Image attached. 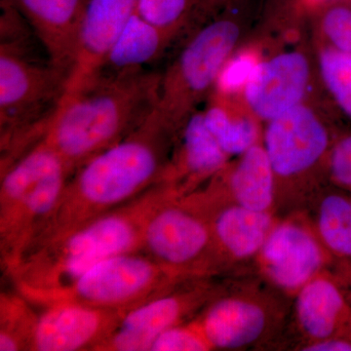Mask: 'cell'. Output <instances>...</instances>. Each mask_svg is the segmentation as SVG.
Instances as JSON below:
<instances>
[{
  "mask_svg": "<svg viewBox=\"0 0 351 351\" xmlns=\"http://www.w3.org/2000/svg\"><path fill=\"white\" fill-rule=\"evenodd\" d=\"M177 136L156 108L130 135L83 164L27 256L159 184Z\"/></svg>",
  "mask_w": 351,
  "mask_h": 351,
  "instance_id": "cell-1",
  "label": "cell"
},
{
  "mask_svg": "<svg viewBox=\"0 0 351 351\" xmlns=\"http://www.w3.org/2000/svg\"><path fill=\"white\" fill-rule=\"evenodd\" d=\"M0 171L39 144L69 73L51 60L14 0H0Z\"/></svg>",
  "mask_w": 351,
  "mask_h": 351,
  "instance_id": "cell-2",
  "label": "cell"
},
{
  "mask_svg": "<svg viewBox=\"0 0 351 351\" xmlns=\"http://www.w3.org/2000/svg\"><path fill=\"white\" fill-rule=\"evenodd\" d=\"M161 73L133 69L101 73L66 95L41 142L71 172L123 140L157 108Z\"/></svg>",
  "mask_w": 351,
  "mask_h": 351,
  "instance_id": "cell-3",
  "label": "cell"
},
{
  "mask_svg": "<svg viewBox=\"0 0 351 351\" xmlns=\"http://www.w3.org/2000/svg\"><path fill=\"white\" fill-rule=\"evenodd\" d=\"M171 196L177 197L172 189L159 182L130 202L32 252L11 280L21 294L53 290L73 282L106 258L141 251L147 217Z\"/></svg>",
  "mask_w": 351,
  "mask_h": 351,
  "instance_id": "cell-4",
  "label": "cell"
},
{
  "mask_svg": "<svg viewBox=\"0 0 351 351\" xmlns=\"http://www.w3.org/2000/svg\"><path fill=\"white\" fill-rule=\"evenodd\" d=\"M73 173L61 156L39 143L0 171V260L10 277L54 212Z\"/></svg>",
  "mask_w": 351,
  "mask_h": 351,
  "instance_id": "cell-5",
  "label": "cell"
},
{
  "mask_svg": "<svg viewBox=\"0 0 351 351\" xmlns=\"http://www.w3.org/2000/svg\"><path fill=\"white\" fill-rule=\"evenodd\" d=\"M188 279L165 269L144 252L132 251L101 261L63 287L22 295L43 307L77 302L128 313Z\"/></svg>",
  "mask_w": 351,
  "mask_h": 351,
  "instance_id": "cell-6",
  "label": "cell"
},
{
  "mask_svg": "<svg viewBox=\"0 0 351 351\" xmlns=\"http://www.w3.org/2000/svg\"><path fill=\"white\" fill-rule=\"evenodd\" d=\"M240 32L239 21L232 15L216 16L193 34L161 73L157 110L176 131L181 130L216 86Z\"/></svg>",
  "mask_w": 351,
  "mask_h": 351,
  "instance_id": "cell-7",
  "label": "cell"
},
{
  "mask_svg": "<svg viewBox=\"0 0 351 351\" xmlns=\"http://www.w3.org/2000/svg\"><path fill=\"white\" fill-rule=\"evenodd\" d=\"M141 251L184 278L212 277L225 267L206 217L175 196L147 217Z\"/></svg>",
  "mask_w": 351,
  "mask_h": 351,
  "instance_id": "cell-8",
  "label": "cell"
},
{
  "mask_svg": "<svg viewBox=\"0 0 351 351\" xmlns=\"http://www.w3.org/2000/svg\"><path fill=\"white\" fill-rule=\"evenodd\" d=\"M211 277L188 279L131 309L96 351H151L154 339L170 328L193 320L221 294Z\"/></svg>",
  "mask_w": 351,
  "mask_h": 351,
  "instance_id": "cell-9",
  "label": "cell"
},
{
  "mask_svg": "<svg viewBox=\"0 0 351 351\" xmlns=\"http://www.w3.org/2000/svg\"><path fill=\"white\" fill-rule=\"evenodd\" d=\"M267 123L263 145L276 176L277 196L284 184L326 164L334 141L319 115L304 104Z\"/></svg>",
  "mask_w": 351,
  "mask_h": 351,
  "instance_id": "cell-10",
  "label": "cell"
},
{
  "mask_svg": "<svg viewBox=\"0 0 351 351\" xmlns=\"http://www.w3.org/2000/svg\"><path fill=\"white\" fill-rule=\"evenodd\" d=\"M256 258L265 278L294 295L328 265H335L314 226L294 217L277 221Z\"/></svg>",
  "mask_w": 351,
  "mask_h": 351,
  "instance_id": "cell-11",
  "label": "cell"
},
{
  "mask_svg": "<svg viewBox=\"0 0 351 351\" xmlns=\"http://www.w3.org/2000/svg\"><path fill=\"white\" fill-rule=\"evenodd\" d=\"M43 308L32 351H95L127 313L77 302H58Z\"/></svg>",
  "mask_w": 351,
  "mask_h": 351,
  "instance_id": "cell-12",
  "label": "cell"
},
{
  "mask_svg": "<svg viewBox=\"0 0 351 351\" xmlns=\"http://www.w3.org/2000/svg\"><path fill=\"white\" fill-rule=\"evenodd\" d=\"M136 8L137 0H87L66 96L75 93L100 75Z\"/></svg>",
  "mask_w": 351,
  "mask_h": 351,
  "instance_id": "cell-13",
  "label": "cell"
},
{
  "mask_svg": "<svg viewBox=\"0 0 351 351\" xmlns=\"http://www.w3.org/2000/svg\"><path fill=\"white\" fill-rule=\"evenodd\" d=\"M212 350H240L257 343L274 322L269 304L247 293H221L193 318Z\"/></svg>",
  "mask_w": 351,
  "mask_h": 351,
  "instance_id": "cell-14",
  "label": "cell"
},
{
  "mask_svg": "<svg viewBox=\"0 0 351 351\" xmlns=\"http://www.w3.org/2000/svg\"><path fill=\"white\" fill-rule=\"evenodd\" d=\"M311 80L304 53L286 51L258 63L244 88L245 99L258 119L269 121L301 105Z\"/></svg>",
  "mask_w": 351,
  "mask_h": 351,
  "instance_id": "cell-15",
  "label": "cell"
},
{
  "mask_svg": "<svg viewBox=\"0 0 351 351\" xmlns=\"http://www.w3.org/2000/svg\"><path fill=\"white\" fill-rule=\"evenodd\" d=\"M181 198L206 217L225 265L257 257L278 221L274 212L208 200L195 193Z\"/></svg>",
  "mask_w": 351,
  "mask_h": 351,
  "instance_id": "cell-16",
  "label": "cell"
},
{
  "mask_svg": "<svg viewBox=\"0 0 351 351\" xmlns=\"http://www.w3.org/2000/svg\"><path fill=\"white\" fill-rule=\"evenodd\" d=\"M228 158L208 128L203 112H196L178 133L160 182L184 197L225 169Z\"/></svg>",
  "mask_w": 351,
  "mask_h": 351,
  "instance_id": "cell-17",
  "label": "cell"
},
{
  "mask_svg": "<svg viewBox=\"0 0 351 351\" xmlns=\"http://www.w3.org/2000/svg\"><path fill=\"white\" fill-rule=\"evenodd\" d=\"M205 199L234 203L257 211L274 212L276 204V176L263 144L239 156L232 167L226 166L204 188L195 191Z\"/></svg>",
  "mask_w": 351,
  "mask_h": 351,
  "instance_id": "cell-18",
  "label": "cell"
},
{
  "mask_svg": "<svg viewBox=\"0 0 351 351\" xmlns=\"http://www.w3.org/2000/svg\"><path fill=\"white\" fill-rule=\"evenodd\" d=\"M295 315L306 343L332 337L351 338V293L328 270L295 295Z\"/></svg>",
  "mask_w": 351,
  "mask_h": 351,
  "instance_id": "cell-19",
  "label": "cell"
},
{
  "mask_svg": "<svg viewBox=\"0 0 351 351\" xmlns=\"http://www.w3.org/2000/svg\"><path fill=\"white\" fill-rule=\"evenodd\" d=\"M51 60L71 75L87 0H14Z\"/></svg>",
  "mask_w": 351,
  "mask_h": 351,
  "instance_id": "cell-20",
  "label": "cell"
},
{
  "mask_svg": "<svg viewBox=\"0 0 351 351\" xmlns=\"http://www.w3.org/2000/svg\"><path fill=\"white\" fill-rule=\"evenodd\" d=\"M313 226L337 274L351 287V196L338 189L321 195Z\"/></svg>",
  "mask_w": 351,
  "mask_h": 351,
  "instance_id": "cell-21",
  "label": "cell"
},
{
  "mask_svg": "<svg viewBox=\"0 0 351 351\" xmlns=\"http://www.w3.org/2000/svg\"><path fill=\"white\" fill-rule=\"evenodd\" d=\"M173 41L165 32L135 13L110 51L100 73L149 68L163 56Z\"/></svg>",
  "mask_w": 351,
  "mask_h": 351,
  "instance_id": "cell-22",
  "label": "cell"
},
{
  "mask_svg": "<svg viewBox=\"0 0 351 351\" xmlns=\"http://www.w3.org/2000/svg\"><path fill=\"white\" fill-rule=\"evenodd\" d=\"M216 96L203 112L206 125L228 156H241L258 144L257 123L251 117L232 114L223 97Z\"/></svg>",
  "mask_w": 351,
  "mask_h": 351,
  "instance_id": "cell-23",
  "label": "cell"
},
{
  "mask_svg": "<svg viewBox=\"0 0 351 351\" xmlns=\"http://www.w3.org/2000/svg\"><path fill=\"white\" fill-rule=\"evenodd\" d=\"M20 292L0 295V351H32L39 314Z\"/></svg>",
  "mask_w": 351,
  "mask_h": 351,
  "instance_id": "cell-24",
  "label": "cell"
},
{
  "mask_svg": "<svg viewBox=\"0 0 351 351\" xmlns=\"http://www.w3.org/2000/svg\"><path fill=\"white\" fill-rule=\"evenodd\" d=\"M136 13L173 39L198 16L208 15L204 0H137Z\"/></svg>",
  "mask_w": 351,
  "mask_h": 351,
  "instance_id": "cell-25",
  "label": "cell"
},
{
  "mask_svg": "<svg viewBox=\"0 0 351 351\" xmlns=\"http://www.w3.org/2000/svg\"><path fill=\"white\" fill-rule=\"evenodd\" d=\"M318 59L328 91L341 112L351 119V52L327 47L320 51Z\"/></svg>",
  "mask_w": 351,
  "mask_h": 351,
  "instance_id": "cell-26",
  "label": "cell"
},
{
  "mask_svg": "<svg viewBox=\"0 0 351 351\" xmlns=\"http://www.w3.org/2000/svg\"><path fill=\"white\" fill-rule=\"evenodd\" d=\"M321 8V29L331 47L341 52H351V5L332 0Z\"/></svg>",
  "mask_w": 351,
  "mask_h": 351,
  "instance_id": "cell-27",
  "label": "cell"
},
{
  "mask_svg": "<svg viewBox=\"0 0 351 351\" xmlns=\"http://www.w3.org/2000/svg\"><path fill=\"white\" fill-rule=\"evenodd\" d=\"M212 350L195 320L166 330L154 339L151 351Z\"/></svg>",
  "mask_w": 351,
  "mask_h": 351,
  "instance_id": "cell-28",
  "label": "cell"
},
{
  "mask_svg": "<svg viewBox=\"0 0 351 351\" xmlns=\"http://www.w3.org/2000/svg\"><path fill=\"white\" fill-rule=\"evenodd\" d=\"M326 167L334 186L351 196V134L334 141Z\"/></svg>",
  "mask_w": 351,
  "mask_h": 351,
  "instance_id": "cell-29",
  "label": "cell"
},
{
  "mask_svg": "<svg viewBox=\"0 0 351 351\" xmlns=\"http://www.w3.org/2000/svg\"><path fill=\"white\" fill-rule=\"evenodd\" d=\"M258 64V60L248 53H242L232 59L230 58L217 82L219 91L223 94H232L245 88Z\"/></svg>",
  "mask_w": 351,
  "mask_h": 351,
  "instance_id": "cell-30",
  "label": "cell"
},
{
  "mask_svg": "<svg viewBox=\"0 0 351 351\" xmlns=\"http://www.w3.org/2000/svg\"><path fill=\"white\" fill-rule=\"evenodd\" d=\"M306 351H351V338L332 337V338L307 341L301 346Z\"/></svg>",
  "mask_w": 351,
  "mask_h": 351,
  "instance_id": "cell-31",
  "label": "cell"
},
{
  "mask_svg": "<svg viewBox=\"0 0 351 351\" xmlns=\"http://www.w3.org/2000/svg\"><path fill=\"white\" fill-rule=\"evenodd\" d=\"M237 1L239 0H204L205 7L209 16L216 15L219 10L230 8Z\"/></svg>",
  "mask_w": 351,
  "mask_h": 351,
  "instance_id": "cell-32",
  "label": "cell"
},
{
  "mask_svg": "<svg viewBox=\"0 0 351 351\" xmlns=\"http://www.w3.org/2000/svg\"><path fill=\"white\" fill-rule=\"evenodd\" d=\"M331 1L332 0H304V2H306V4L313 6H323L328 3V2Z\"/></svg>",
  "mask_w": 351,
  "mask_h": 351,
  "instance_id": "cell-33",
  "label": "cell"
}]
</instances>
